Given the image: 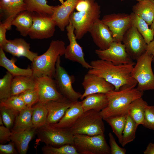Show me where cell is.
Returning a JSON list of instances; mask_svg holds the SVG:
<instances>
[{
	"mask_svg": "<svg viewBox=\"0 0 154 154\" xmlns=\"http://www.w3.org/2000/svg\"><path fill=\"white\" fill-rule=\"evenodd\" d=\"M3 122L1 116H0V125H3Z\"/></svg>",
	"mask_w": 154,
	"mask_h": 154,
	"instance_id": "obj_49",
	"label": "cell"
},
{
	"mask_svg": "<svg viewBox=\"0 0 154 154\" xmlns=\"http://www.w3.org/2000/svg\"><path fill=\"white\" fill-rule=\"evenodd\" d=\"M10 129L3 125L0 126V142L5 143L11 141L10 137L12 134Z\"/></svg>",
	"mask_w": 154,
	"mask_h": 154,
	"instance_id": "obj_44",
	"label": "cell"
},
{
	"mask_svg": "<svg viewBox=\"0 0 154 154\" xmlns=\"http://www.w3.org/2000/svg\"><path fill=\"white\" fill-rule=\"evenodd\" d=\"M110 147L111 154H125L126 150L119 147L112 133L109 132L108 134Z\"/></svg>",
	"mask_w": 154,
	"mask_h": 154,
	"instance_id": "obj_42",
	"label": "cell"
},
{
	"mask_svg": "<svg viewBox=\"0 0 154 154\" xmlns=\"http://www.w3.org/2000/svg\"><path fill=\"white\" fill-rule=\"evenodd\" d=\"M55 1V0H53ZM61 3V4H64V1L63 0H58Z\"/></svg>",
	"mask_w": 154,
	"mask_h": 154,
	"instance_id": "obj_50",
	"label": "cell"
},
{
	"mask_svg": "<svg viewBox=\"0 0 154 154\" xmlns=\"http://www.w3.org/2000/svg\"><path fill=\"white\" fill-rule=\"evenodd\" d=\"M33 23L28 35L31 39H42L52 37L56 26L50 16L32 13Z\"/></svg>",
	"mask_w": 154,
	"mask_h": 154,
	"instance_id": "obj_11",
	"label": "cell"
},
{
	"mask_svg": "<svg viewBox=\"0 0 154 154\" xmlns=\"http://www.w3.org/2000/svg\"><path fill=\"white\" fill-rule=\"evenodd\" d=\"M8 27L3 22H0V47H1L7 41L6 38V30Z\"/></svg>",
	"mask_w": 154,
	"mask_h": 154,
	"instance_id": "obj_45",
	"label": "cell"
},
{
	"mask_svg": "<svg viewBox=\"0 0 154 154\" xmlns=\"http://www.w3.org/2000/svg\"><path fill=\"white\" fill-rule=\"evenodd\" d=\"M89 32L94 43L102 50L107 49L116 41L108 26L100 19L95 21Z\"/></svg>",
	"mask_w": 154,
	"mask_h": 154,
	"instance_id": "obj_17",
	"label": "cell"
},
{
	"mask_svg": "<svg viewBox=\"0 0 154 154\" xmlns=\"http://www.w3.org/2000/svg\"><path fill=\"white\" fill-rule=\"evenodd\" d=\"M44 154H79L72 145L66 144L58 147L45 145L42 148Z\"/></svg>",
	"mask_w": 154,
	"mask_h": 154,
	"instance_id": "obj_36",
	"label": "cell"
},
{
	"mask_svg": "<svg viewBox=\"0 0 154 154\" xmlns=\"http://www.w3.org/2000/svg\"><path fill=\"white\" fill-rule=\"evenodd\" d=\"M128 114L113 116L103 119L111 126L113 132L118 138L121 144L122 140V133Z\"/></svg>",
	"mask_w": 154,
	"mask_h": 154,
	"instance_id": "obj_34",
	"label": "cell"
},
{
	"mask_svg": "<svg viewBox=\"0 0 154 154\" xmlns=\"http://www.w3.org/2000/svg\"><path fill=\"white\" fill-rule=\"evenodd\" d=\"M79 154H110L104 134L95 135H74L72 145Z\"/></svg>",
	"mask_w": 154,
	"mask_h": 154,
	"instance_id": "obj_7",
	"label": "cell"
},
{
	"mask_svg": "<svg viewBox=\"0 0 154 154\" xmlns=\"http://www.w3.org/2000/svg\"><path fill=\"white\" fill-rule=\"evenodd\" d=\"M26 10L31 13L51 16L53 13L55 6L47 4L46 0H24Z\"/></svg>",
	"mask_w": 154,
	"mask_h": 154,
	"instance_id": "obj_31",
	"label": "cell"
},
{
	"mask_svg": "<svg viewBox=\"0 0 154 154\" xmlns=\"http://www.w3.org/2000/svg\"><path fill=\"white\" fill-rule=\"evenodd\" d=\"M135 0L137 1H141L144 0Z\"/></svg>",
	"mask_w": 154,
	"mask_h": 154,
	"instance_id": "obj_51",
	"label": "cell"
},
{
	"mask_svg": "<svg viewBox=\"0 0 154 154\" xmlns=\"http://www.w3.org/2000/svg\"><path fill=\"white\" fill-rule=\"evenodd\" d=\"M32 107H27L19 112L17 116L11 130L17 132L33 127L32 121Z\"/></svg>",
	"mask_w": 154,
	"mask_h": 154,
	"instance_id": "obj_30",
	"label": "cell"
},
{
	"mask_svg": "<svg viewBox=\"0 0 154 154\" xmlns=\"http://www.w3.org/2000/svg\"><path fill=\"white\" fill-rule=\"evenodd\" d=\"M73 102L63 97L49 101L45 104L48 114L47 123L55 124L58 123L64 115Z\"/></svg>",
	"mask_w": 154,
	"mask_h": 154,
	"instance_id": "obj_20",
	"label": "cell"
},
{
	"mask_svg": "<svg viewBox=\"0 0 154 154\" xmlns=\"http://www.w3.org/2000/svg\"><path fill=\"white\" fill-rule=\"evenodd\" d=\"M142 125L145 127L154 130V106L148 105L147 107Z\"/></svg>",
	"mask_w": 154,
	"mask_h": 154,
	"instance_id": "obj_41",
	"label": "cell"
},
{
	"mask_svg": "<svg viewBox=\"0 0 154 154\" xmlns=\"http://www.w3.org/2000/svg\"><path fill=\"white\" fill-rule=\"evenodd\" d=\"M14 76L8 72L0 79V100L11 96V84Z\"/></svg>",
	"mask_w": 154,
	"mask_h": 154,
	"instance_id": "obj_38",
	"label": "cell"
},
{
	"mask_svg": "<svg viewBox=\"0 0 154 154\" xmlns=\"http://www.w3.org/2000/svg\"><path fill=\"white\" fill-rule=\"evenodd\" d=\"M144 92L135 88H121L105 94L108 100L107 106L100 112L103 119L115 115L128 114L130 103L135 99L142 97Z\"/></svg>",
	"mask_w": 154,
	"mask_h": 154,
	"instance_id": "obj_2",
	"label": "cell"
},
{
	"mask_svg": "<svg viewBox=\"0 0 154 154\" xmlns=\"http://www.w3.org/2000/svg\"><path fill=\"white\" fill-rule=\"evenodd\" d=\"M138 126L135 121L128 114L123 131L122 140L121 143L123 147L135 139Z\"/></svg>",
	"mask_w": 154,
	"mask_h": 154,
	"instance_id": "obj_35",
	"label": "cell"
},
{
	"mask_svg": "<svg viewBox=\"0 0 154 154\" xmlns=\"http://www.w3.org/2000/svg\"><path fill=\"white\" fill-rule=\"evenodd\" d=\"M59 56L56 65V70L54 77L57 89L64 96L73 102L78 101L82 94L76 91L72 84L74 80L61 65L60 58Z\"/></svg>",
	"mask_w": 154,
	"mask_h": 154,
	"instance_id": "obj_9",
	"label": "cell"
},
{
	"mask_svg": "<svg viewBox=\"0 0 154 154\" xmlns=\"http://www.w3.org/2000/svg\"><path fill=\"white\" fill-rule=\"evenodd\" d=\"M16 58H12L9 59L6 56L4 51L0 47V66L5 68L7 72L14 76H32L33 71L31 68L24 69L19 67L15 64Z\"/></svg>",
	"mask_w": 154,
	"mask_h": 154,
	"instance_id": "obj_26",
	"label": "cell"
},
{
	"mask_svg": "<svg viewBox=\"0 0 154 154\" xmlns=\"http://www.w3.org/2000/svg\"><path fill=\"white\" fill-rule=\"evenodd\" d=\"M84 112L81 101L74 102L58 123L49 125L58 128H69L73 125Z\"/></svg>",
	"mask_w": 154,
	"mask_h": 154,
	"instance_id": "obj_22",
	"label": "cell"
},
{
	"mask_svg": "<svg viewBox=\"0 0 154 154\" xmlns=\"http://www.w3.org/2000/svg\"><path fill=\"white\" fill-rule=\"evenodd\" d=\"M146 52L153 56L152 62L154 63V40L147 44Z\"/></svg>",
	"mask_w": 154,
	"mask_h": 154,
	"instance_id": "obj_46",
	"label": "cell"
},
{
	"mask_svg": "<svg viewBox=\"0 0 154 154\" xmlns=\"http://www.w3.org/2000/svg\"><path fill=\"white\" fill-rule=\"evenodd\" d=\"M36 133L38 139L45 145L58 147L73 143L74 135L68 128L55 127L46 124L37 129Z\"/></svg>",
	"mask_w": 154,
	"mask_h": 154,
	"instance_id": "obj_8",
	"label": "cell"
},
{
	"mask_svg": "<svg viewBox=\"0 0 154 154\" xmlns=\"http://www.w3.org/2000/svg\"><path fill=\"white\" fill-rule=\"evenodd\" d=\"M90 64L92 68L88 73L104 78L114 86L116 91L123 88H135L137 85V81L131 75L133 64H116L100 59L92 60Z\"/></svg>",
	"mask_w": 154,
	"mask_h": 154,
	"instance_id": "obj_1",
	"label": "cell"
},
{
	"mask_svg": "<svg viewBox=\"0 0 154 154\" xmlns=\"http://www.w3.org/2000/svg\"><path fill=\"white\" fill-rule=\"evenodd\" d=\"M0 111L5 126L9 129L12 128L19 112L2 106H0Z\"/></svg>",
	"mask_w": 154,
	"mask_h": 154,
	"instance_id": "obj_39",
	"label": "cell"
},
{
	"mask_svg": "<svg viewBox=\"0 0 154 154\" xmlns=\"http://www.w3.org/2000/svg\"><path fill=\"white\" fill-rule=\"evenodd\" d=\"M36 130L35 128L33 127L20 131L12 132L11 141L14 143L19 153H27L29 144L36 133Z\"/></svg>",
	"mask_w": 154,
	"mask_h": 154,
	"instance_id": "obj_23",
	"label": "cell"
},
{
	"mask_svg": "<svg viewBox=\"0 0 154 154\" xmlns=\"http://www.w3.org/2000/svg\"><path fill=\"white\" fill-rule=\"evenodd\" d=\"M0 9L5 17L3 23L10 29L14 17L20 13L26 10L24 0H1Z\"/></svg>",
	"mask_w": 154,
	"mask_h": 154,
	"instance_id": "obj_21",
	"label": "cell"
},
{
	"mask_svg": "<svg viewBox=\"0 0 154 154\" xmlns=\"http://www.w3.org/2000/svg\"><path fill=\"white\" fill-rule=\"evenodd\" d=\"M153 56L146 51L136 60L131 72V77L137 82V89L141 91L154 90V74L151 63Z\"/></svg>",
	"mask_w": 154,
	"mask_h": 154,
	"instance_id": "obj_6",
	"label": "cell"
},
{
	"mask_svg": "<svg viewBox=\"0 0 154 154\" xmlns=\"http://www.w3.org/2000/svg\"><path fill=\"white\" fill-rule=\"evenodd\" d=\"M33 23L32 13L25 10L20 13L14 17L11 25L15 26L21 36L26 37L28 35Z\"/></svg>",
	"mask_w": 154,
	"mask_h": 154,
	"instance_id": "obj_28",
	"label": "cell"
},
{
	"mask_svg": "<svg viewBox=\"0 0 154 154\" xmlns=\"http://www.w3.org/2000/svg\"><path fill=\"white\" fill-rule=\"evenodd\" d=\"M95 52L100 59L111 62L116 64H132L136 63L127 53L121 42L115 41L107 49H96Z\"/></svg>",
	"mask_w": 154,
	"mask_h": 154,
	"instance_id": "obj_13",
	"label": "cell"
},
{
	"mask_svg": "<svg viewBox=\"0 0 154 154\" xmlns=\"http://www.w3.org/2000/svg\"><path fill=\"white\" fill-rule=\"evenodd\" d=\"M36 78L39 102L46 104L64 97L58 91L53 78L46 76Z\"/></svg>",
	"mask_w": 154,
	"mask_h": 154,
	"instance_id": "obj_15",
	"label": "cell"
},
{
	"mask_svg": "<svg viewBox=\"0 0 154 154\" xmlns=\"http://www.w3.org/2000/svg\"><path fill=\"white\" fill-rule=\"evenodd\" d=\"M100 112L93 110L84 112L69 128L73 135L83 134L95 135L104 134L105 127Z\"/></svg>",
	"mask_w": 154,
	"mask_h": 154,
	"instance_id": "obj_5",
	"label": "cell"
},
{
	"mask_svg": "<svg viewBox=\"0 0 154 154\" xmlns=\"http://www.w3.org/2000/svg\"><path fill=\"white\" fill-rule=\"evenodd\" d=\"M133 12L144 20L149 25L151 24L154 17V0L138 1L132 8Z\"/></svg>",
	"mask_w": 154,
	"mask_h": 154,
	"instance_id": "obj_27",
	"label": "cell"
},
{
	"mask_svg": "<svg viewBox=\"0 0 154 154\" xmlns=\"http://www.w3.org/2000/svg\"><path fill=\"white\" fill-rule=\"evenodd\" d=\"M150 29L153 30L154 33V17L152 22V23L151 25Z\"/></svg>",
	"mask_w": 154,
	"mask_h": 154,
	"instance_id": "obj_48",
	"label": "cell"
},
{
	"mask_svg": "<svg viewBox=\"0 0 154 154\" xmlns=\"http://www.w3.org/2000/svg\"><path fill=\"white\" fill-rule=\"evenodd\" d=\"M90 6L86 10L73 12L70 16V21L74 28L77 39H81L90 30L98 19H100V6L95 0H89Z\"/></svg>",
	"mask_w": 154,
	"mask_h": 154,
	"instance_id": "obj_4",
	"label": "cell"
},
{
	"mask_svg": "<svg viewBox=\"0 0 154 154\" xmlns=\"http://www.w3.org/2000/svg\"><path fill=\"white\" fill-rule=\"evenodd\" d=\"M28 107H32L38 102V95L37 90H27L19 94Z\"/></svg>",
	"mask_w": 154,
	"mask_h": 154,
	"instance_id": "obj_40",
	"label": "cell"
},
{
	"mask_svg": "<svg viewBox=\"0 0 154 154\" xmlns=\"http://www.w3.org/2000/svg\"><path fill=\"white\" fill-rule=\"evenodd\" d=\"M0 101V106H4L19 112L27 106L19 95L11 96L7 99Z\"/></svg>",
	"mask_w": 154,
	"mask_h": 154,
	"instance_id": "obj_37",
	"label": "cell"
},
{
	"mask_svg": "<svg viewBox=\"0 0 154 154\" xmlns=\"http://www.w3.org/2000/svg\"><path fill=\"white\" fill-rule=\"evenodd\" d=\"M79 0H66L63 4L55 6L50 16L61 31H63L70 23V17Z\"/></svg>",
	"mask_w": 154,
	"mask_h": 154,
	"instance_id": "obj_19",
	"label": "cell"
},
{
	"mask_svg": "<svg viewBox=\"0 0 154 154\" xmlns=\"http://www.w3.org/2000/svg\"><path fill=\"white\" fill-rule=\"evenodd\" d=\"M32 121L36 129L47 123L48 111L45 104L38 102L32 106Z\"/></svg>",
	"mask_w": 154,
	"mask_h": 154,
	"instance_id": "obj_32",
	"label": "cell"
},
{
	"mask_svg": "<svg viewBox=\"0 0 154 154\" xmlns=\"http://www.w3.org/2000/svg\"><path fill=\"white\" fill-rule=\"evenodd\" d=\"M143 152L144 154H154V143H149Z\"/></svg>",
	"mask_w": 154,
	"mask_h": 154,
	"instance_id": "obj_47",
	"label": "cell"
},
{
	"mask_svg": "<svg viewBox=\"0 0 154 154\" xmlns=\"http://www.w3.org/2000/svg\"><path fill=\"white\" fill-rule=\"evenodd\" d=\"M133 25L134 26L148 44L154 40V33L149 28L147 22L140 17L132 12L130 14Z\"/></svg>",
	"mask_w": 154,
	"mask_h": 154,
	"instance_id": "obj_33",
	"label": "cell"
},
{
	"mask_svg": "<svg viewBox=\"0 0 154 154\" xmlns=\"http://www.w3.org/2000/svg\"><path fill=\"white\" fill-rule=\"evenodd\" d=\"M81 102L84 112L93 110L100 112L107 106L108 103L106 95L102 93L89 95Z\"/></svg>",
	"mask_w": 154,
	"mask_h": 154,
	"instance_id": "obj_24",
	"label": "cell"
},
{
	"mask_svg": "<svg viewBox=\"0 0 154 154\" xmlns=\"http://www.w3.org/2000/svg\"><path fill=\"white\" fill-rule=\"evenodd\" d=\"M122 42L127 53L133 60H137L146 51L147 44L133 25L124 35Z\"/></svg>",
	"mask_w": 154,
	"mask_h": 154,
	"instance_id": "obj_10",
	"label": "cell"
},
{
	"mask_svg": "<svg viewBox=\"0 0 154 154\" xmlns=\"http://www.w3.org/2000/svg\"><path fill=\"white\" fill-rule=\"evenodd\" d=\"M65 48L62 40H52L47 51L37 56L32 62V76L35 78L46 76L53 78L58 58L64 55Z\"/></svg>",
	"mask_w": 154,
	"mask_h": 154,
	"instance_id": "obj_3",
	"label": "cell"
},
{
	"mask_svg": "<svg viewBox=\"0 0 154 154\" xmlns=\"http://www.w3.org/2000/svg\"><path fill=\"white\" fill-rule=\"evenodd\" d=\"M66 29L69 44L66 47L64 55L65 58L70 60L79 63L86 69L92 68V66L84 59L82 48L76 41L74 28L70 21Z\"/></svg>",
	"mask_w": 154,
	"mask_h": 154,
	"instance_id": "obj_14",
	"label": "cell"
},
{
	"mask_svg": "<svg viewBox=\"0 0 154 154\" xmlns=\"http://www.w3.org/2000/svg\"><path fill=\"white\" fill-rule=\"evenodd\" d=\"M15 145L11 141L8 144L0 145V154H16L18 153Z\"/></svg>",
	"mask_w": 154,
	"mask_h": 154,
	"instance_id": "obj_43",
	"label": "cell"
},
{
	"mask_svg": "<svg viewBox=\"0 0 154 154\" xmlns=\"http://www.w3.org/2000/svg\"><path fill=\"white\" fill-rule=\"evenodd\" d=\"M148 104L142 97L138 98L130 104L127 110L129 115L137 125H143L144 121L145 111Z\"/></svg>",
	"mask_w": 154,
	"mask_h": 154,
	"instance_id": "obj_29",
	"label": "cell"
},
{
	"mask_svg": "<svg viewBox=\"0 0 154 154\" xmlns=\"http://www.w3.org/2000/svg\"><path fill=\"white\" fill-rule=\"evenodd\" d=\"M82 85L84 92L80 98L81 100L90 94L98 93L106 94L115 89L114 86L104 78L89 73L85 75Z\"/></svg>",
	"mask_w": 154,
	"mask_h": 154,
	"instance_id": "obj_16",
	"label": "cell"
},
{
	"mask_svg": "<svg viewBox=\"0 0 154 154\" xmlns=\"http://www.w3.org/2000/svg\"><path fill=\"white\" fill-rule=\"evenodd\" d=\"M36 78L32 76H14L11 88V96L19 95L29 90L36 89Z\"/></svg>",
	"mask_w": 154,
	"mask_h": 154,
	"instance_id": "obj_25",
	"label": "cell"
},
{
	"mask_svg": "<svg viewBox=\"0 0 154 154\" xmlns=\"http://www.w3.org/2000/svg\"><path fill=\"white\" fill-rule=\"evenodd\" d=\"M0 47L4 51L14 56L18 57H25L31 62L38 56L37 53L30 50V44L22 38L8 40L3 46Z\"/></svg>",
	"mask_w": 154,
	"mask_h": 154,
	"instance_id": "obj_18",
	"label": "cell"
},
{
	"mask_svg": "<svg viewBox=\"0 0 154 154\" xmlns=\"http://www.w3.org/2000/svg\"><path fill=\"white\" fill-rule=\"evenodd\" d=\"M111 32L116 41L121 42L123 37L132 25L130 14L112 13L104 15L101 19Z\"/></svg>",
	"mask_w": 154,
	"mask_h": 154,
	"instance_id": "obj_12",
	"label": "cell"
}]
</instances>
